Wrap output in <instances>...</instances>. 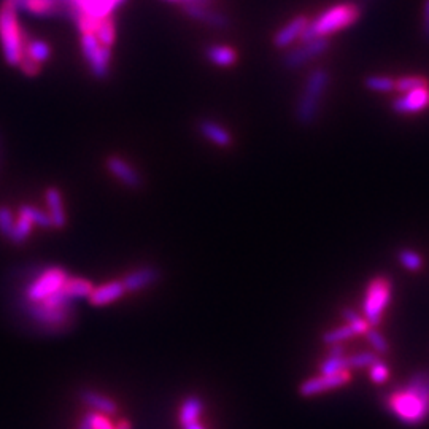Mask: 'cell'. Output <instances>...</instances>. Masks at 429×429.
Wrapping results in <instances>:
<instances>
[{"label":"cell","instance_id":"obj_6","mask_svg":"<svg viewBox=\"0 0 429 429\" xmlns=\"http://www.w3.org/2000/svg\"><path fill=\"white\" fill-rule=\"evenodd\" d=\"M25 313L34 320L35 323L41 324V326L50 329H62L72 322L75 313L74 304H67V306L51 307L45 306L41 302H29L24 306Z\"/></svg>","mask_w":429,"mask_h":429},{"label":"cell","instance_id":"obj_2","mask_svg":"<svg viewBox=\"0 0 429 429\" xmlns=\"http://www.w3.org/2000/svg\"><path fill=\"white\" fill-rule=\"evenodd\" d=\"M359 18V8L353 3H339L323 12L317 19L308 21L307 28L301 35L302 43L318 37H328V35L337 32L356 23Z\"/></svg>","mask_w":429,"mask_h":429},{"label":"cell","instance_id":"obj_41","mask_svg":"<svg viewBox=\"0 0 429 429\" xmlns=\"http://www.w3.org/2000/svg\"><path fill=\"white\" fill-rule=\"evenodd\" d=\"M423 34L429 40V0L423 3Z\"/></svg>","mask_w":429,"mask_h":429},{"label":"cell","instance_id":"obj_9","mask_svg":"<svg viewBox=\"0 0 429 429\" xmlns=\"http://www.w3.org/2000/svg\"><path fill=\"white\" fill-rule=\"evenodd\" d=\"M328 46L329 40L326 37L308 40L302 46H299V48L286 53L285 58H283V65H285L286 69H297V67H302L306 62L315 59L320 54H323L324 51L328 50Z\"/></svg>","mask_w":429,"mask_h":429},{"label":"cell","instance_id":"obj_12","mask_svg":"<svg viewBox=\"0 0 429 429\" xmlns=\"http://www.w3.org/2000/svg\"><path fill=\"white\" fill-rule=\"evenodd\" d=\"M107 169L110 170L112 175H115V177L120 180V182L127 186V188H140L142 186V178L140 175H138V172L136 169L132 167V165H129L124 159L118 158V156H110L107 159Z\"/></svg>","mask_w":429,"mask_h":429},{"label":"cell","instance_id":"obj_39","mask_svg":"<svg viewBox=\"0 0 429 429\" xmlns=\"http://www.w3.org/2000/svg\"><path fill=\"white\" fill-rule=\"evenodd\" d=\"M94 429H116L112 425V421L108 420L107 415H102V413L96 412L94 417Z\"/></svg>","mask_w":429,"mask_h":429},{"label":"cell","instance_id":"obj_44","mask_svg":"<svg viewBox=\"0 0 429 429\" xmlns=\"http://www.w3.org/2000/svg\"><path fill=\"white\" fill-rule=\"evenodd\" d=\"M183 429H205V428L200 425L199 421H191V423H186V425H183Z\"/></svg>","mask_w":429,"mask_h":429},{"label":"cell","instance_id":"obj_36","mask_svg":"<svg viewBox=\"0 0 429 429\" xmlns=\"http://www.w3.org/2000/svg\"><path fill=\"white\" fill-rule=\"evenodd\" d=\"M369 375L370 379L375 381V384H385L386 380H388V375H390V369L388 366H386L384 361H375L374 364L369 368Z\"/></svg>","mask_w":429,"mask_h":429},{"label":"cell","instance_id":"obj_18","mask_svg":"<svg viewBox=\"0 0 429 429\" xmlns=\"http://www.w3.org/2000/svg\"><path fill=\"white\" fill-rule=\"evenodd\" d=\"M307 24H308L307 17H297L291 19L285 28H282L275 34V37H273V45H275L277 48H286V46L291 45L293 41H296V39H301Z\"/></svg>","mask_w":429,"mask_h":429},{"label":"cell","instance_id":"obj_35","mask_svg":"<svg viewBox=\"0 0 429 429\" xmlns=\"http://www.w3.org/2000/svg\"><path fill=\"white\" fill-rule=\"evenodd\" d=\"M81 50H83V54H85L86 61L90 62L92 56L96 54V51L101 48V43L99 40H97L96 34H81Z\"/></svg>","mask_w":429,"mask_h":429},{"label":"cell","instance_id":"obj_22","mask_svg":"<svg viewBox=\"0 0 429 429\" xmlns=\"http://www.w3.org/2000/svg\"><path fill=\"white\" fill-rule=\"evenodd\" d=\"M207 58H209L215 65L220 67H231L236 64L237 53L234 48L223 45H213L210 48H207Z\"/></svg>","mask_w":429,"mask_h":429},{"label":"cell","instance_id":"obj_17","mask_svg":"<svg viewBox=\"0 0 429 429\" xmlns=\"http://www.w3.org/2000/svg\"><path fill=\"white\" fill-rule=\"evenodd\" d=\"M80 399L85 402V404L90 407L91 410H94L97 413H102V415L112 417L118 413V404L112 397H107L97 393L94 390H83L80 391Z\"/></svg>","mask_w":429,"mask_h":429},{"label":"cell","instance_id":"obj_19","mask_svg":"<svg viewBox=\"0 0 429 429\" xmlns=\"http://www.w3.org/2000/svg\"><path fill=\"white\" fill-rule=\"evenodd\" d=\"M45 199H46V204H48V209H50L48 215L51 218V223H53V227L62 229V227L67 224V216H65L64 204H62V196L59 193V189L51 186V188L46 189Z\"/></svg>","mask_w":429,"mask_h":429},{"label":"cell","instance_id":"obj_47","mask_svg":"<svg viewBox=\"0 0 429 429\" xmlns=\"http://www.w3.org/2000/svg\"><path fill=\"white\" fill-rule=\"evenodd\" d=\"M172 2H175V0H172Z\"/></svg>","mask_w":429,"mask_h":429},{"label":"cell","instance_id":"obj_23","mask_svg":"<svg viewBox=\"0 0 429 429\" xmlns=\"http://www.w3.org/2000/svg\"><path fill=\"white\" fill-rule=\"evenodd\" d=\"M202 409H204V404L198 396L186 397L182 407H180V423H182V426L186 425V423L198 421L200 413H202Z\"/></svg>","mask_w":429,"mask_h":429},{"label":"cell","instance_id":"obj_4","mask_svg":"<svg viewBox=\"0 0 429 429\" xmlns=\"http://www.w3.org/2000/svg\"><path fill=\"white\" fill-rule=\"evenodd\" d=\"M329 83V75L324 69H315L310 72L308 79L304 86V92L299 97L296 108V120L307 126L317 120L320 112V103L324 96Z\"/></svg>","mask_w":429,"mask_h":429},{"label":"cell","instance_id":"obj_16","mask_svg":"<svg viewBox=\"0 0 429 429\" xmlns=\"http://www.w3.org/2000/svg\"><path fill=\"white\" fill-rule=\"evenodd\" d=\"M124 294H126V289H124L123 282L113 280V282L105 283V285L92 289V293L90 294V297H87V301L91 302V306L102 307L113 301H116V299L123 297Z\"/></svg>","mask_w":429,"mask_h":429},{"label":"cell","instance_id":"obj_11","mask_svg":"<svg viewBox=\"0 0 429 429\" xmlns=\"http://www.w3.org/2000/svg\"><path fill=\"white\" fill-rule=\"evenodd\" d=\"M429 107V87H420L404 92L401 97L393 102V110L402 115H412V113H420Z\"/></svg>","mask_w":429,"mask_h":429},{"label":"cell","instance_id":"obj_30","mask_svg":"<svg viewBox=\"0 0 429 429\" xmlns=\"http://www.w3.org/2000/svg\"><path fill=\"white\" fill-rule=\"evenodd\" d=\"M380 358L377 356V353L374 351H363V353H356L347 356L348 361V369H364V368H370L375 361H379Z\"/></svg>","mask_w":429,"mask_h":429},{"label":"cell","instance_id":"obj_1","mask_svg":"<svg viewBox=\"0 0 429 429\" xmlns=\"http://www.w3.org/2000/svg\"><path fill=\"white\" fill-rule=\"evenodd\" d=\"M388 409L406 425H420L429 417V372L418 370L404 388L386 399Z\"/></svg>","mask_w":429,"mask_h":429},{"label":"cell","instance_id":"obj_13","mask_svg":"<svg viewBox=\"0 0 429 429\" xmlns=\"http://www.w3.org/2000/svg\"><path fill=\"white\" fill-rule=\"evenodd\" d=\"M158 280H159L158 269L153 266H145L137 269V271H132L131 273H127L121 282L124 285V289H126V293H136L140 291L143 288H148Z\"/></svg>","mask_w":429,"mask_h":429},{"label":"cell","instance_id":"obj_46","mask_svg":"<svg viewBox=\"0 0 429 429\" xmlns=\"http://www.w3.org/2000/svg\"><path fill=\"white\" fill-rule=\"evenodd\" d=\"M183 3H189V2H205V0H182Z\"/></svg>","mask_w":429,"mask_h":429},{"label":"cell","instance_id":"obj_31","mask_svg":"<svg viewBox=\"0 0 429 429\" xmlns=\"http://www.w3.org/2000/svg\"><path fill=\"white\" fill-rule=\"evenodd\" d=\"M395 83L396 80H393L391 76L374 75V76H368V79H366V87L374 92H390V91H395Z\"/></svg>","mask_w":429,"mask_h":429},{"label":"cell","instance_id":"obj_24","mask_svg":"<svg viewBox=\"0 0 429 429\" xmlns=\"http://www.w3.org/2000/svg\"><path fill=\"white\" fill-rule=\"evenodd\" d=\"M112 58V50L108 46H102L96 51V54L92 56L90 61L91 70L94 74L96 79H105L108 75V65H110Z\"/></svg>","mask_w":429,"mask_h":429},{"label":"cell","instance_id":"obj_15","mask_svg":"<svg viewBox=\"0 0 429 429\" xmlns=\"http://www.w3.org/2000/svg\"><path fill=\"white\" fill-rule=\"evenodd\" d=\"M369 329V324L366 320H359L356 323H347L344 326L335 328V329H329L322 335L323 344L326 345H333V344H342L347 339L355 337V335L359 334H366V331Z\"/></svg>","mask_w":429,"mask_h":429},{"label":"cell","instance_id":"obj_34","mask_svg":"<svg viewBox=\"0 0 429 429\" xmlns=\"http://www.w3.org/2000/svg\"><path fill=\"white\" fill-rule=\"evenodd\" d=\"M366 339L370 344V347L375 350V353H388V342L377 329H368L366 331Z\"/></svg>","mask_w":429,"mask_h":429},{"label":"cell","instance_id":"obj_27","mask_svg":"<svg viewBox=\"0 0 429 429\" xmlns=\"http://www.w3.org/2000/svg\"><path fill=\"white\" fill-rule=\"evenodd\" d=\"M347 356H328L326 359L320 364V372L326 375L340 374V372H348Z\"/></svg>","mask_w":429,"mask_h":429},{"label":"cell","instance_id":"obj_21","mask_svg":"<svg viewBox=\"0 0 429 429\" xmlns=\"http://www.w3.org/2000/svg\"><path fill=\"white\" fill-rule=\"evenodd\" d=\"M92 283L86 278H80V277H69V280L64 283L62 286V291L67 294V297L72 299V301H76V299H87L90 294L92 293Z\"/></svg>","mask_w":429,"mask_h":429},{"label":"cell","instance_id":"obj_42","mask_svg":"<svg viewBox=\"0 0 429 429\" xmlns=\"http://www.w3.org/2000/svg\"><path fill=\"white\" fill-rule=\"evenodd\" d=\"M342 315L348 323H356V322H359V320H363V317H361L358 312H355V310H351V308L344 310Z\"/></svg>","mask_w":429,"mask_h":429},{"label":"cell","instance_id":"obj_3","mask_svg":"<svg viewBox=\"0 0 429 429\" xmlns=\"http://www.w3.org/2000/svg\"><path fill=\"white\" fill-rule=\"evenodd\" d=\"M0 43L5 61L10 65H19L24 58L25 40L18 24L17 8L5 0L0 7Z\"/></svg>","mask_w":429,"mask_h":429},{"label":"cell","instance_id":"obj_38","mask_svg":"<svg viewBox=\"0 0 429 429\" xmlns=\"http://www.w3.org/2000/svg\"><path fill=\"white\" fill-rule=\"evenodd\" d=\"M19 67L24 70V74H28L29 76L37 75L39 70H40V64H37V62H34L32 59L25 58V56L23 58V61H21Z\"/></svg>","mask_w":429,"mask_h":429},{"label":"cell","instance_id":"obj_5","mask_svg":"<svg viewBox=\"0 0 429 429\" xmlns=\"http://www.w3.org/2000/svg\"><path fill=\"white\" fill-rule=\"evenodd\" d=\"M391 296V283L386 277H377L369 283L364 299V320L368 324L377 326L381 322Z\"/></svg>","mask_w":429,"mask_h":429},{"label":"cell","instance_id":"obj_32","mask_svg":"<svg viewBox=\"0 0 429 429\" xmlns=\"http://www.w3.org/2000/svg\"><path fill=\"white\" fill-rule=\"evenodd\" d=\"M30 231H32V223H30V221L25 218V216L19 215L18 221L14 223L13 229H12V234H10L8 237L12 239L13 244H23V242L28 239Z\"/></svg>","mask_w":429,"mask_h":429},{"label":"cell","instance_id":"obj_8","mask_svg":"<svg viewBox=\"0 0 429 429\" xmlns=\"http://www.w3.org/2000/svg\"><path fill=\"white\" fill-rule=\"evenodd\" d=\"M350 381V374L348 372H340V374H333L326 375L322 374L318 377H312V379L304 380L301 385H299V395L302 397H312L317 395H322L324 391L340 388V386L347 385Z\"/></svg>","mask_w":429,"mask_h":429},{"label":"cell","instance_id":"obj_26","mask_svg":"<svg viewBox=\"0 0 429 429\" xmlns=\"http://www.w3.org/2000/svg\"><path fill=\"white\" fill-rule=\"evenodd\" d=\"M115 35H116V30H115V21H113L112 17H108L105 19L101 21L99 28H97L96 30V37L97 40H99V43L102 46H110L113 45V41H115Z\"/></svg>","mask_w":429,"mask_h":429},{"label":"cell","instance_id":"obj_45","mask_svg":"<svg viewBox=\"0 0 429 429\" xmlns=\"http://www.w3.org/2000/svg\"><path fill=\"white\" fill-rule=\"evenodd\" d=\"M116 429H132V426H131V423H129L127 420H123V421L118 423Z\"/></svg>","mask_w":429,"mask_h":429},{"label":"cell","instance_id":"obj_20","mask_svg":"<svg viewBox=\"0 0 429 429\" xmlns=\"http://www.w3.org/2000/svg\"><path fill=\"white\" fill-rule=\"evenodd\" d=\"M198 129L205 138H209L211 143L218 145V147H229V145L232 143L231 134L227 132L226 129L218 123L210 121V120H202L198 124Z\"/></svg>","mask_w":429,"mask_h":429},{"label":"cell","instance_id":"obj_14","mask_svg":"<svg viewBox=\"0 0 429 429\" xmlns=\"http://www.w3.org/2000/svg\"><path fill=\"white\" fill-rule=\"evenodd\" d=\"M183 10L191 18L202 21V23L213 25V28L224 29L227 28V24H229V19H227L223 13H216L213 10L207 8V5H204V2L183 3Z\"/></svg>","mask_w":429,"mask_h":429},{"label":"cell","instance_id":"obj_7","mask_svg":"<svg viewBox=\"0 0 429 429\" xmlns=\"http://www.w3.org/2000/svg\"><path fill=\"white\" fill-rule=\"evenodd\" d=\"M69 280V273L61 267H51L45 271L32 285L25 288V299L29 302H40L51 294L59 291L64 283Z\"/></svg>","mask_w":429,"mask_h":429},{"label":"cell","instance_id":"obj_33","mask_svg":"<svg viewBox=\"0 0 429 429\" xmlns=\"http://www.w3.org/2000/svg\"><path fill=\"white\" fill-rule=\"evenodd\" d=\"M399 262L407 271L417 272L423 267V258L413 250H401L399 251Z\"/></svg>","mask_w":429,"mask_h":429},{"label":"cell","instance_id":"obj_29","mask_svg":"<svg viewBox=\"0 0 429 429\" xmlns=\"http://www.w3.org/2000/svg\"><path fill=\"white\" fill-rule=\"evenodd\" d=\"M420 87H428L426 79H423L420 75L401 76V79H397L395 83V90L402 92V94L413 90H420Z\"/></svg>","mask_w":429,"mask_h":429},{"label":"cell","instance_id":"obj_43","mask_svg":"<svg viewBox=\"0 0 429 429\" xmlns=\"http://www.w3.org/2000/svg\"><path fill=\"white\" fill-rule=\"evenodd\" d=\"M329 356H345V347L342 344L329 345Z\"/></svg>","mask_w":429,"mask_h":429},{"label":"cell","instance_id":"obj_28","mask_svg":"<svg viewBox=\"0 0 429 429\" xmlns=\"http://www.w3.org/2000/svg\"><path fill=\"white\" fill-rule=\"evenodd\" d=\"M19 215L25 216V218H28L32 224H39L41 227H53L50 215L43 213V211L35 209V207H32V205L19 207Z\"/></svg>","mask_w":429,"mask_h":429},{"label":"cell","instance_id":"obj_37","mask_svg":"<svg viewBox=\"0 0 429 429\" xmlns=\"http://www.w3.org/2000/svg\"><path fill=\"white\" fill-rule=\"evenodd\" d=\"M13 226L14 220L12 211H10L7 207H0V232H2L3 236H10L12 234Z\"/></svg>","mask_w":429,"mask_h":429},{"label":"cell","instance_id":"obj_40","mask_svg":"<svg viewBox=\"0 0 429 429\" xmlns=\"http://www.w3.org/2000/svg\"><path fill=\"white\" fill-rule=\"evenodd\" d=\"M94 417H96L94 410L85 413V417H83V420L80 421L79 429H94Z\"/></svg>","mask_w":429,"mask_h":429},{"label":"cell","instance_id":"obj_10","mask_svg":"<svg viewBox=\"0 0 429 429\" xmlns=\"http://www.w3.org/2000/svg\"><path fill=\"white\" fill-rule=\"evenodd\" d=\"M17 10H24L37 17H58L64 13L69 17V0H5Z\"/></svg>","mask_w":429,"mask_h":429},{"label":"cell","instance_id":"obj_25","mask_svg":"<svg viewBox=\"0 0 429 429\" xmlns=\"http://www.w3.org/2000/svg\"><path fill=\"white\" fill-rule=\"evenodd\" d=\"M50 54H51V50L45 41H41V40L25 41V46H24L25 58L32 59L34 62H37V64H41V62H45L50 58Z\"/></svg>","mask_w":429,"mask_h":429}]
</instances>
